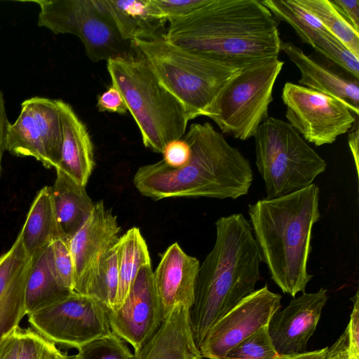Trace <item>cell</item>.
<instances>
[{
    "label": "cell",
    "mask_w": 359,
    "mask_h": 359,
    "mask_svg": "<svg viewBox=\"0 0 359 359\" xmlns=\"http://www.w3.org/2000/svg\"><path fill=\"white\" fill-rule=\"evenodd\" d=\"M107 315L111 332L130 344L134 352L152 337L164 318L151 264L140 270L121 306Z\"/></svg>",
    "instance_id": "9a60e30c"
},
{
    "label": "cell",
    "mask_w": 359,
    "mask_h": 359,
    "mask_svg": "<svg viewBox=\"0 0 359 359\" xmlns=\"http://www.w3.org/2000/svg\"><path fill=\"white\" fill-rule=\"evenodd\" d=\"M107 62L111 85L121 93L144 145L162 154L168 143L182 138L189 121L185 109L146 60L139 55Z\"/></svg>",
    "instance_id": "5b68a950"
},
{
    "label": "cell",
    "mask_w": 359,
    "mask_h": 359,
    "mask_svg": "<svg viewBox=\"0 0 359 359\" xmlns=\"http://www.w3.org/2000/svg\"><path fill=\"white\" fill-rule=\"evenodd\" d=\"M100 3L127 41L133 43L165 34L161 29L166 21L152 0H100Z\"/></svg>",
    "instance_id": "7402d4cb"
},
{
    "label": "cell",
    "mask_w": 359,
    "mask_h": 359,
    "mask_svg": "<svg viewBox=\"0 0 359 359\" xmlns=\"http://www.w3.org/2000/svg\"><path fill=\"white\" fill-rule=\"evenodd\" d=\"M353 307L349 322L346 327L348 332L352 353L359 358V297L358 291L352 297Z\"/></svg>",
    "instance_id": "8d00e7d4"
},
{
    "label": "cell",
    "mask_w": 359,
    "mask_h": 359,
    "mask_svg": "<svg viewBox=\"0 0 359 359\" xmlns=\"http://www.w3.org/2000/svg\"><path fill=\"white\" fill-rule=\"evenodd\" d=\"M133 44L161 85L183 105L189 121L208 116L225 86L242 69L188 51L164 35Z\"/></svg>",
    "instance_id": "8992f818"
},
{
    "label": "cell",
    "mask_w": 359,
    "mask_h": 359,
    "mask_svg": "<svg viewBox=\"0 0 359 359\" xmlns=\"http://www.w3.org/2000/svg\"><path fill=\"white\" fill-rule=\"evenodd\" d=\"M211 251L200 265L190 310L198 348L212 325L255 291L262 257L249 221L241 213L219 218Z\"/></svg>",
    "instance_id": "3957f363"
},
{
    "label": "cell",
    "mask_w": 359,
    "mask_h": 359,
    "mask_svg": "<svg viewBox=\"0 0 359 359\" xmlns=\"http://www.w3.org/2000/svg\"><path fill=\"white\" fill-rule=\"evenodd\" d=\"M72 292L62 284L55 273L50 244L32 257L25 290L27 315Z\"/></svg>",
    "instance_id": "cb8c5ba5"
},
{
    "label": "cell",
    "mask_w": 359,
    "mask_h": 359,
    "mask_svg": "<svg viewBox=\"0 0 359 359\" xmlns=\"http://www.w3.org/2000/svg\"><path fill=\"white\" fill-rule=\"evenodd\" d=\"M318 187H307L248 206L262 262L283 293L295 297L313 277L307 269L313 225L320 218Z\"/></svg>",
    "instance_id": "277c9868"
},
{
    "label": "cell",
    "mask_w": 359,
    "mask_h": 359,
    "mask_svg": "<svg viewBox=\"0 0 359 359\" xmlns=\"http://www.w3.org/2000/svg\"><path fill=\"white\" fill-rule=\"evenodd\" d=\"M162 159L168 165L177 168L184 164L190 156V147L182 138L170 142L162 153Z\"/></svg>",
    "instance_id": "d590c367"
},
{
    "label": "cell",
    "mask_w": 359,
    "mask_h": 359,
    "mask_svg": "<svg viewBox=\"0 0 359 359\" xmlns=\"http://www.w3.org/2000/svg\"><path fill=\"white\" fill-rule=\"evenodd\" d=\"M31 262L19 236L0 256V339L27 315L25 290Z\"/></svg>",
    "instance_id": "ac0fdd59"
},
{
    "label": "cell",
    "mask_w": 359,
    "mask_h": 359,
    "mask_svg": "<svg viewBox=\"0 0 359 359\" xmlns=\"http://www.w3.org/2000/svg\"><path fill=\"white\" fill-rule=\"evenodd\" d=\"M56 344L32 327H20L18 359H65Z\"/></svg>",
    "instance_id": "1f68e13d"
},
{
    "label": "cell",
    "mask_w": 359,
    "mask_h": 359,
    "mask_svg": "<svg viewBox=\"0 0 359 359\" xmlns=\"http://www.w3.org/2000/svg\"><path fill=\"white\" fill-rule=\"evenodd\" d=\"M116 245L118 286L112 311L123 303L140 270L151 264L148 247L139 228L128 229L118 238Z\"/></svg>",
    "instance_id": "484cf974"
},
{
    "label": "cell",
    "mask_w": 359,
    "mask_h": 359,
    "mask_svg": "<svg viewBox=\"0 0 359 359\" xmlns=\"http://www.w3.org/2000/svg\"><path fill=\"white\" fill-rule=\"evenodd\" d=\"M168 23L164 36L171 43L239 69L278 57L283 42L275 18L258 0H209Z\"/></svg>",
    "instance_id": "6da1fadb"
},
{
    "label": "cell",
    "mask_w": 359,
    "mask_h": 359,
    "mask_svg": "<svg viewBox=\"0 0 359 359\" xmlns=\"http://www.w3.org/2000/svg\"><path fill=\"white\" fill-rule=\"evenodd\" d=\"M297 1L317 18L351 52L359 57V32L353 27L331 1Z\"/></svg>",
    "instance_id": "83f0119b"
},
{
    "label": "cell",
    "mask_w": 359,
    "mask_h": 359,
    "mask_svg": "<svg viewBox=\"0 0 359 359\" xmlns=\"http://www.w3.org/2000/svg\"><path fill=\"white\" fill-rule=\"evenodd\" d=\"M327 300V290L305 292L294 297L283 310H278L270 319L268 332L278 355L306 353L311 337L320 320Z\"/></svg>",
    "instance_id": "2e32d148"
},
{
    "label": "cell",
    "mask_w": 359,
    "mask_h": 359,
    "mask_svg": "<svg viewBox=\"0 0 359 359\" xmlns=\"http://www.w3.org/2000/svg\"><path fill=\"white\" fill-rule=\"evenodd\" d=\"M79 359H133L126 341L111 332L78 349Z\"/></svg>",
    "instance_id": "f546056e"
},
{
    "label": "cell",
    "mask_w": 359,
    "mask_h": 359,
    "mask_svg": "<svg viewBox=\"0 0 359 359\" xmlns=\"http://www.w3.org/2000/svg\"><path fill=\"white\" fill-rule=\"evenodd\" d=\"M284 62L273 57L242 69L225 86L208 117L222 133L246 140L268 118L273 89Z\"/></svg>",
    "instance_id": "ba28073f"
},
{
    "label": "cell",
    "mask_w": 359,
    "mask_h": 359,
    "mask_svg": "<svg viewBox=\"0 0 359 359\" xmlns=\"http://www.w3.org/2000/svg\"><path fill=\"white\" fill-rule=\"evenodd\" d=\"M281 98L287 123L317 147L332 144L348 132L355 121L353 114L339 100L299 84L286 82Z\"/></svg>",
    "instance_id": "7c38bea8"
},
{
    "label": "cell",
    "mask_w": 359,
    "mask_h": 359,
    "mask_svg": "<svg viewBox=\"0 0 359 359\" xmlns=\"http://www.w3.org/2000/svg\"><path fill=\"white\" fill-rule=\"evenodd\" d=\"M97 107L100 112L107 111L124 114L128 111L121 93L112 85L98 97Z\"/></svg>",
    "instance_id": "e575fe53"
},
{
    "label": "cell",
    "mask_w": 359,
    "mask_h": 359,
    "mask_svg": "<svg viewBox=\"0 0 359 359\" xmlns=\"http://www.w3.org/2000/svg\"><path fill=\"white\" fill-rule=\"evenodd\" d=\"M358 142H359V133L358 128H357L355 130H352L348 133V146L353 156L354 163L356 169V173L358 176L359 172V149H358Z\"/></svg>",
    "instance_id": "7bdbcfd3"
},
{
    "label": "cell",
    "mask_w": 359,
    "mask_h": 359,
    "mask_svg": "<svg viewBox=\"0 0 359 359\" xmlns=\"http://www.w3.org/2000/svg\"><path fill=\"white\" fill-rule=\"evenodd\" d=\"M281 298L266 285L243 299L209 329L198 348L202 358L221 359L237 344L266 326L280 309Z\"/></svg>",
    "instance_id": "4fadbf2b"
},
{
    "label": "cell",
    "mask_w": 359,
    "mask_h": 359,
    "mask_svg": "<svg viewBox=\"0 0 359 359\" xmlns=\"http://www.w3.org/2000/svg\"><path fill=\"white\" fill-rule=\"evenodd\" d=\"M327 348L326 347L297 355H278L273 359H327Z\"/></svg>",
    "instance_id": "b9f144b4"
},
{
    "label": "cell",
    "mask_w": 359,
    "mask_h": 359,
    "mask_svg": "<svg viewBox=\"0 0 359 359\" xmlns=\"http://www.w3.org/2000/svg\"><path fill=\"white\" fill-rule=\"evenodd\" d=\"M20 327H16L0 339V359H18Z\"/></svg>",
    "instance_id": "74e56055"
},
{
    "label": "cell",
    "mask_w": 359,
    "mask_h": 359,
    "mask_svg": "<svg viewBox=\"0 0 359 359\" xmlns=\"http://www.w3.org/2000/svg\"><path fill=\"white\" fill-rule=\"evenodd\" d=\"M18 236L31 258L54 240L62 238L54 212L50 187L45 186L37 193Z\"/></svg>",
    "instance_id": "d4e9b609"
},
{
    "label": "cell",
    "mask_w": 359,
    "mask_h": 359,
    "mask_svg": "<svg viewBox=\"0 0 359 359\" xmlns=\"http://www.w3.org/2000/svg\"><path fill=\"white\" fill-rule=\"evenodd\" d=\"M341 14L359 32V1L358 0H332Z\"/></svg>",
    "instance_id": "f35d334b"
},
{
    "label": "cell",
    "mask_w": 359,
    "mask_h": 359,
    "mask_svg": "<svg viewBox=\"0 0 359 359\" xmlns=\"http://www.w3.org/2000/svg\"><path fill=\"white\" fill-rule=\"evenodd\" d=\"M327 359H359L351 352L349 336L346 330L337 341L327 348Z\"/></svg>",
    "instance_id": "ab89813d"
},
{
    "label": "cell",
    "mask_w": 359,
    "mask_h": 359,
    "mask_svg": "<svg viewBox=\"0 0 359 359\" xmlns=\"http://www.w3.org/2000/svg\"><path fill=\"white\" fill-rule=\"evenodd\" d=\"M65 359H79L77 355H66Z\"/></svg>",
    "instance_id": "ee69618b"
},
{
    "label": "cell",
    "mask_w": 359,
    "mask_h": 359,
    "mask_svg": "<svg viewBox=\"0 0 359 359\" xmlns=\"http://www.w3.org/2000/svg\"><path fill=\"white\" fill-rule=\"evenodd\" d=\"M107 313L96 299L72 292L27 316L31 327L49 341L79 349L111 332Z\"/></svg>",
    "instance_id": "30bf717a"
},
{
    "label": "cell",
    "mask_w": 359,
    "mask_h": 359,
    "mask_svg": "<svg viewBox=\"0 0 359 359\" xmlns=\"http://www.w3.org/2000/svg\"><path fill=\"white\" fill-rule=\"evenodd\" d=\"M283 51L299 69V85L330 95L344 103L356 116L359 114L358 79L337 73L306 55L290 41L282 42Z\"/></svg>",
    "instance_id": "d6986e66"
},
{
    "label": "cell",
    "mask_w": 359,
    "mask_h": 359,
    "mask_svg": "<svg viewBox=\"0 0 359 359\" xmlns=\"http://www.w3.org/2000/svg\"><path fill=\"white\" fill-rule=\"evenodd\" d=\"M9 121L8 119L4 94L0 89V177L2 172V158L6 151V133Z\"/></svg>",
    "instance_id": "60d3db41"
},
{
    "label": "cell",
    "mask_w": 359,
    "mask_h": 359,
    "mask_svg": "<svg viewBox=\"0 0 359 359\" xmlns=\"http://www.w3.org/2000/svg\"><path fill=\"white\" fill-rule=\"evenodd\" d=\"M118 286V248L116 243L103 257L88 295L98 300L110 311L113 310Z\"/></svg>",
    "instance_id": "f1b7e54d"
},
{
    "label": "cell",
    "mask_w": 359,
    "mask_h": 359,
    "mask_svg": "<svg viewBox=\"0 0 359 359\" xmlns=\"http://www.w3.org/2000/svg\"><path fill=\"white\" fill-rule=\"evenodd\" d=\"M69 242V239L58 238L50 243V250L53 266L59 280L72 292L73 264Z\"/></svg>",
    "instance_id": "d6a6232c"
},
{
    "label": "cell",
    "mask_w": 359,
    "mask_h": 359,
    "mask_svg": "<svg viewBox=\"0 0 359 359\" xmlns=\"http://www.w3.org/2000/svg\"><path fill=\"white\" fill-rule=\"evenodd\" d=\"M261 2L274 18L289 24L302 41L315 50L332 34L297 0H262Z\"/></svg>",
    "instance_id": "4316f807"
},
{
    "label": "cell",
    "mask_w": 359,
    "mask_h": 359,
    "mask_svg": "<svg viewBox=\"0 0 359 359\" xmlns=\"http://www.w3.org/2000/svg\"><path fill=\"white\" fill-rule=\"evenodd\" d=\"M119 231L116 216L102 201L95 203L90 217L69 239L73 292L88 294L103 257L118 241Z\"/></svg>",
    "instance_id": "5bb4252c"
},
{
    "label": "cell",
    "mask_w": 359,
    "mask_h": 359,
    "mask_svg": "<svg viewBox=\"0 0 359 359\" xmlns=\"http://www.w3.org/2000/svg\"><path fill=\"white\" fill-rule=\"evenodd\" d=\"M62 126L57 100L33 97L21 103L16 120L8 124L5 148L12 155L33 157L47 168L57 167Z\"/></svg>",
    "instance_id": "8fae6325"
},
{
    "label": "cell",
    "mask_w": 359,
    "mask_h": 359,
    "mask_svg": "<svg viewBox=\"0 0 359 359\" xmlns=\"http://www.w3.org/2000/svg\"><path fill=\"white\" fill-rule=\"evenodd\" d=\"M209 0H152L162 18L166 21L189 15Z\"/></svg>",
    "instance_id": "836d02e7"
},
{
    "label": "cell",
    "mask_w": 359,
    "mask_h": 359,
    "mask_svg": "<svg viewBox=\"0 0 359 359\" xmlns=\"http://www.w3.org/2000/svg\"><path fill=\"white\" fill-rule=\"evenodd\" d=\"M254 137L256 165L264 181L266 198L303 189L327 168L326 161L283 120L269 117Z\"/></svg>",
    "instance_id": "52a82bcc"
},
{
    "label": "cell",
    "mask_w": 359,
    "mask_h": 359,
    "mask_svg": "<svg viewBox=\"0 0 359 359\" xmlns=\"http://www.w3.org/2000/svg\"><path fill=\"white\" fill-rule=\"evenodd\" d=\"M191 309L175 306L133 359H201L191 328Z\"/></svg>",
    "instance_id": "ffe728a7"
},
{
    "label": "cell",
    "mask_w": 359,
    "mask_h": 359,
    "mask_svg": "<svg viewBox=\"0 0 359 359\" xmlns=\"http://www.w3.org/2000/svg\"><path fill=\"white\" fill-rule=\"evenodd\" d=\"M199 267V261L177 243L163 253L153 280L164 318L177 304L192 308Z\"/></svg>",
    "instance_id": "e0dca14e"
},
{
    "label": "cell",
    "mask_w": 359,
    "mask_h": 359,
    "mask_svg": "<svg viewBox=\"0 0 359 359\" xmlns=\"http://www.w3.org/2000/svg\"><path fill=\"white\" fill-rule=\"evenodd\" d=\"M50 194L57 225L62 238L70 239L90 217L95 203L84 186L56 169Z\"/></svg>",
    "instance_id": "603a6c76"
},
{
    "label": "cell",
    "mask_w": 359,
    "mask_h": 359,
    "mask_svg": "<svg viewBox=\"0 0 359 359\" xmlns=\"http://www.w3.org/2000/svg\"><path fill=\"white\" fill-rule=\"evenodd\" d=\"M276 355L267 325L229 350L221 359H273Z\"/></svg>",
    "instance_id": "4dcf8cb0"
},
{
    "label": "cell",
    "mask_w": 359,
    "mask_h": 359,
    "mask_svg": "<svg viewBox=\"0 0 359 359\" xmlns=\"http://www.w3.org/2000/svg\"><path fill=\"white\" fill-rule=\"evenodd\" d=\"M39 7L37 25L54 34H70L83 43L93 62L140 55L133 43L124 40L100 0H32Z\"/></svg>",
    "instance_id": "9c48e42d"
},
{
    "label": "cell",
    "mask_w": 359,
    "mask_h": 359,
    "mask_svg": "<svg viewBox=\"0 0 359 359\" xmlns=\"http://www.w3.org/2000/svg\"><path fill=\"white\" fill-rule=\"evenodd\" d=\"M184 139L190 156L173 168L163 160L142 165L133 183L153 200L172 197L237 199L248 194L253 180L249 161L208 122L191 124Z\"/></svg>",
    "instance_id": "7a4b0ae2"
},
{
    "label": "cell",
    "mask_w": 359,
    "mask_h": 359,
    "mask_svg": "<svg viewBox=\"0 0 359 359\" xmlns=\"http://www.w3.org/2000/svg\"><path fill=\"white\" fill-rule=\"evenodd\" d=\"M62 126L61 157L57 167L86 187L95 166L93 145L84 123L72 107L57 100Z\"/></svg>",
    "instance_id": "44dd1931"
}]
</instances>
